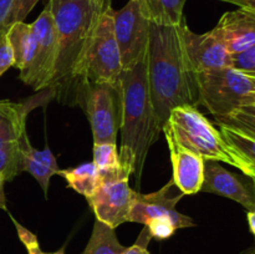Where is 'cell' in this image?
Here are the masks:
<instances>
[{"label": "cell", "instance_id": "cell-1", "mask_svg": "<svg viewBox=\"0 0 255 254\" xmlns=\"http://www.w3.org/2000/svg\"><path fill=\"white\" fill-rule=\"evenodd\" d=\"M147 81L159 127L177 106H198L196 71L184 49L179 25L151 22L147 50Z\"/></svg>", "mask_w": 255, "mask_h": 254}, {"label": "cell", "instance_id": "cell-2", "mask_svg": "<svg viewBox=\"0 0 255 254\" xmlns=\"http://www.w3.org/2000/svg\"><path fill=\"white\" fill-rule=\"evenodd\" d=\"M120 94V158L122 168L136 174L137 186L149 148L159 138L162 128L149 96L147 57L131 70H122L117 81Z\"/></svg>", "mask_w": 255, "mask_h": 254}, {"label": "cell", "instance_id": "cell-3", "mask_svg": "<svg viewBox=\"0 0 255 254\" xmlns=\"http://www.w3.org/2000/svg\"><path fill=\"white\" fill-rule=\"evenodd\" d=\"M46 5L59 40V60L52 84L57 87L74 81L75 70L106 10L101 0H49Z\"/></svg>", "mask_w": 255, "mask_h": 254}, {"label": "cell", "instance_id": "cell-4", "mask_svg": "<svg viewBox=\"0 0 255 254\" xmlns=\"http://www.w3.org/2000/svg\"><path fill=\"white\" fill-rule=\"evenodd\" d=\"M164 126L184 148L202 158L224 162L243 172V161L236 153L221 131L196 106H177L169 112Z\"/></svg>", "mask_w": 255, "mask_h": 254}, {"label": "cell", "instance_id": "cell-5", "mask_svg": "<svg viewBox=\"0 0 255 254\" xmlns=\"http://www.w3.org/2000/svg\"><path fill=\"white\" fill-rule=\"evenodd\" d=\"M122 72L121 55L114 31V9L110 7L100 21L82 54L74 74V82H111Z\"/></svg>", "mask_w": 255, "mask_h": 254}, {"label": "cell", "instance_id": "cell-6", "mask_svg": "<svg viewBox=\"0 0 255 254\" xmlns=\"http://www.w3.org/2000/svg\"><path fill=\"white\" fill-rule=\"evenodd\" d=\"M199 105L214 117L227 116L243 106L248 95L255 91V79L233 67L197 72Z\"/></svg>", "mask_w": 255, "mask_h": 254}, {"label": "cell", "instance_id": "cell-7", "mask_svg": "<svg viewBox=\"0 0 255 254\" xmlns=\"http://www.w3.org/2000/svg\"><path fill=\"white\" fill-rule=\"evenodd\" d=\"M76 102L89 119L94 143H116L117 132L120 131L117 82L76 81Z\"/></svg>", "mask_w": 255, "mask_h": 254}, {"label": "cell", "instance_id": "cell-8", "mask_svg": "<svg viewBox=\"0 0 255 254\" xmlns=\"http://www.w3.org/2000/svg\"><path fill=\"white\" fill-rule=\"evenodd\" d=\"M151 21L137 0H128L121 10H114V31L121 55L122 70H131L147 57Z\"/></svg>", "mask_w": 255, "mask_h": 254}, {"label": "cell", "instance_id": "cell-9", "mask_svg": "<svg viewBox=\"0 0 255 254\" xmlns=\"http://www.w3.org/2000/svg\"><path fill=\"white\" fill-rule=\"evenodd\" d=\"M35 36V50L31 66L21 80L35 91H41L54 84L59 60V40L49 6L31 24Z\"/></svg>", "mask_w": 255, "mask_h": 254}, {"label": "cell", "instance_id": "cell-10", "mask_svg": "<svg viewBox=\"0 0 255 254\" xmlns=\"http://www.w3.org/2000/svg\"><path fill=\"white\" fill-rule=\"evenodd\" d=\"M128 179L129 174L126 171L105 174L96 192L87 198L96 219L114 229L129 222L136 191L129 187Z\"/></svg>", "mask_w": 255, "mask_h": 254}, {"label": "cell", "instance_id": "cell-11", "mask_svg": "<svg viewBox=\"0 0 255 254\" xmlns=\"http://www.w3.org/2000/svg\"><path fill=\"white\" fill-rule=\"evenodd\" d=\"M182 197H184V194L174 184L173 179L153 193L142 194L136 191L129 212V222L146 226L147 222L151 219L166 217L173 222L177 229L194 227L196 224L191 217L184 216L176 209L177 203L181 201Z\"/></svg>", "mask_w": 255, "mask_h": 254}, {"label": "cell", "instance_id": "cell-12", "mask_svg": "<svg viewBox=\"0 0 255 254\" xmlns=\"http://www.w3.org/2000/svg\"><path fill=\"white\" fill-rule=\"evenodd\" d=\"M181 30L187 56L196 74L231 67L232 54L213 30L206 34H196L186 21L181 24Z\"/></svg>", "mask_w": 255, "mask_h": 254}, {"label": "cell", "instance_id": "cell-13", "mask_svg": "<svg viewBox=\"0 0 255 254\" xmlns=\"http://www.w3.org/2000/svg\"><path fill=\"white\" fill-rule=\"evenodd\" d=\"M162 131L171 154L174 184L184 196L201 192L204 179V159L181 146L166 126L162 127Z\"/></svg>", "mask_w": 255, "mask_h": 254}, {"label": "cell", "instance_id": "cell-14", "mask_svg": "<svg viewBox=\"0 0 255 254\" xmlns=\"http://www.w3.org/2000/svg\"><path fill=\"white\" fill-rule=\"evenodd\" d=\"M56 87H47L21 102L0 100V144L19 141L26 134L27 115L46 105L56 95Z\"/></svg>", "mask_w": 255, "mask_h": 254}, {"label": "cell", "instance_id": "cell-15", "mask_svg": "<svg viewBox=\"0 0 255 254\" xmlns=\"http://www.w3.org/2000/svg\"><path fill=\"white\" fill-rule=\"evenodd\" d=\"M202 192L218 194L238 202L247 211L255 209V193L253 186L244 183L239 176L222 167L218 161H204V179Z\"/></svg>", "mask_w": 255, "mask_h": 254}, {"label": "cell", "instance_id": "cell-16", "mask_svg": "<svg viewBox=\"0 0 255 254\" xmlns=\"http://www.w3.org/2000/svg\"><path fill=\"white\" fill-rule=\"evenodd\" d=\"M213 32L232 55L244 51L255 45V14L241 7L224 12Z\"/></svg>", "mask_w": 255, "mask_h": 254}, {"label": "cell", "instance_id": "cell-17", "mask_svg": "<svg viewBox=\"0 0 255 254\" xmlns=\"http://www.w3.org/2000/svg\"><path fill=\"white\" fill-rule=\"evenodd\" d=\"M22 169L29 172L36 179L47 198L50 179L54 174H59V166L49 147L41 151L34 148L27 138V134L22 137Z\"/></svg>", "mask_w": 255, "mask_h": 254}, {"label": "cell", "instance_id": "cell-18", "mask_svg": "<svg viewBox=\"0 0 255 254\" xmlns=\"http://www.w3.org/2000/svg\"><path fill=\"white\" fill-rule=\"evenodd\" d=\"M6 37L14 55V67L19 70L20 80H22L29 72L34 57L35 36L31 24L19 21L10 25Z\"/></svg>", "mask_w": 255, "mask_h": 254}, {"label": "cell", "instance_id": "cell-19", "mask_svg": "<svg viewBox=\"0 0 255 254\" xmlns=\"http://www.w3.org/2000/svg\"><path fill=\"white\" fill-rule=\"evenodd\" d=\"M144 16L157 25H179L184 21L187 0H137Z\"/></svg>", "mask_w": 255, "mask_h": 254}, {"label": "cell", "instance_id": "cell-20", "mask_svg": "<svg viewBox=\"0 0 255 254\" xmlns=\"http://www.w3.org/2000/svg\"><path fill=\"white\" fill-rule=\"evenodd\" d=\"M67 182L69 188H72L77 193L86 197H91L99 188L102 181V174L94 162H87L74 168L62 169L59 172Z\"/></svg>", "mask_w": 255, "mask_h": 254}, {"label": "cell", "instance_id": "cell-21", "mask_svg": "<svg viewBox=\"0 0 255 254\" xmlns=\"http://www.w3.org/2000/svg\"><path fill=\"white\" fill-rule=\"evenodd\" d=\"M222 136L243 161V173L255 181V137L248 136L233 127L218 125Z\"/></svg>", "mask_w": 255, "mask_h": 254}, {"label": "cell", "instance_id": "cell-22", "mask_svg": "<svg viewBox=\"0 0 255 254\" xmlns=\"http://www.w3.org/2000/svg\"><path fill=\"white\" fill-rule=\"evenodd\" d=\"M126 247L119 242L112 227L96 219L92 234L82 254H124Z\"/></svg>", "mask_w": 255, "mask_h": 254}, {"label": "cell", "instance_id": "cell-23", "mask_svg": "<svg viewBox=\"0 0 255 254\" xmlns=\"http://www.w3.org/2000/svg\"><path fill=\"white\" fill-rule=\"evenodd\" d=\"M21 172H24L22 169V138L19 141L0 144V177L5 182L12 181Z\"/></svg>", "mask_w": 255, "mask_h": 254}, {"label": "cell", "instance_id": "cell-24", "mask_svg": "<svg viewBox=\"0 0 255 254\" xmlns=\"http://www.w3.org/2000/svg\"><path fill=\"white\" fill-rule=\"evenodd\" d=\"M94 162L102 176L117 173L125 171L122 168L120 152L117 151L116 143H94Z\"/></svg>", "mask_w": 255, "mask_h": 254}, {"label": "cell", "instance_id": "cell-25", "mask_svg": "<svg viewBox=\"0 0 255 254\" xmlns=\"http://www.w3.org/2000/svg\"><path fill=\"white\" fill-rule=\"evenodd\" d=\"M217 125L233 127L248 136L255 137V106H241L227 116L216 117Z\"/></svg>", "mask_w": 255, "mask_h": 254}, {"label": "cell", "instance_id": "cell-26", "mask_svg": "<svg viewBox=\"0 0 255 254\" xmlns=\"http://www.w3.org/2000/svg\"><path fill=\"white\" fill-rule=\"evenodd\" d=\"M231 67L255 79V45L244 51L232 55Z\"/></svg>", "mask_w": 255, "mask_h": 254}, {"label": "cell", "instance_id": "cell-27", "mask_svg": "<svg viewBox=\"0 0 255 254\" xmlns=\"http://www.w3.org/2000/svg\"><path fill=\"white\" fill-rule=\"evenodd\" d=\"M146 227L149 236L154 239H158V241L171 238L174 234V232L177 231L173 222L169 218H166V217L151 219V221L147 222Z\"/></svg>", "mask_w": 255, "mask_h": 254}, {"label": "cell", "instance_id": "cell-28", "mask_svg": "<svg viewBox=\"0 0 255 254\" xmlns=\"http://www.w3.org/2000/svg\"><path fill=\"white\" fill-rule=\"evenodd\" d=\"M11 221L12 223L15 224V227H16L17 236H19L20 241H21L22 243H24V246L26 247V251L29 254H65L64 249H61V251L59 252H55V253H45V252H42L39 246V242H37L36 236L32 234L30 231H27L26 228H24L20 223H17L12 217H11Z\"/></svg>", "mask_w": 255, "mask_h": 254}, {"label": "cell", "instance_id": "cell-29", "mask_svg": "<svg viewBox=\"0 0 255 254\" xmlns=\"http://www.w3.org/2000/svg\"><path fill=\"white\" fill-rule=\"evenodd\" d=\"M37 1L39 0H14L11 10H10L9 16H7L6 20L7 29H9L10 25L15 24V22L24 21L25 17L34 9Z\"/></svg>", "mask_w": 255, "mask_h": 254}, {"label": "cell", "instance_id": "cell-30", "mask_svg": "<svg viewBox=\"0 0 255 254\" xmlns=\"http://www.w3.org/2000/svg\"><path fill=\"white\" fill-rule=\"evenodd\" d=\"M10 67H14V55L7 41L6 32H0V76Z\"/></svg>", "mask_w": 255, "mask_h": 254}, {"label": "cell", "instance_id": "cell-31", "mask_svg": "<svg viewBox=\"0 0 255 254\" xmlns=\"http://www.w3.org/2000/svg\"><path fill=\"white\" fill-rule=\"evenodd\" d=\"M14 0H0V32H6V20Z\"/></svg>", "mask_w": 255, "mask_h": 254}, {"label": "cell", "instance_id": "cell-32", "mask_svg": "<svg viewBox=\"0 0 255 254\" xmlns=\"http://www.w3.org/2000/svg\"><path fill=\"white\" fill-rule=\"evenodd\" d=\"M221 1L237 5L241 9H246L255 14V0H221Z\"/></svg>", "mask_w": 255, "mask_h": 254}, {"label": "cell", "instance_id": "cell-33", "mask_svg": "<svg viewBox=\"0 0 255 254\" xmlns=\"http://www.w3.org/2000/svg\"><path fill=\"white\" fill-rule=\"evenodd\" d=\"M147 243H148V242H143V243H142L141 239H138V242H137L136 244H133V246L129 247V248H126L124 254H149V252L147 251L146 248Z\"/></svg>", "mask_w": 255, "mask_h": 254}, {"label": "cell", "instance_id": "cell-34", "mask_svg": "<svg viewBox=\"0 0 255 254\" xmlns=\"http://www.w3.org/2000/svg\"><path fill=\"white\" fill-rule=\"evenodd\" d=\"M4 183L5 181L0 177V208L6 211V199H5V193H4Z\"/></svg>", "mask_w": 255, "mask_h": 254}, {"label": "cell", "instance_id": "cell-35", "mask_svg": "<svg viewBox=\"0 0 255 254\" xmlns=\"http://www.w3.org/2000/svg\"><path fill=\"white\" fill-rule=\"evenodd\" d=\"M248 224H249V229H251L252 234L254 236L255 238V209L253 211H248Z\"/></svg>", "mask_w": 255, "mask_h": 254}, {"label": "cell", "instance_id": "cell-36", "mask_svg": "<svg viewBox=\"0 0 255 254\" xmlns=\"http://www.w3.org/2000/svg\"><path fill=\"white\" fill-rule=\"evenodd\" d=\"M246 105H251V106H255V91L252 92L251 95H248V96H247V99L244 100L243 106H246Z\"/></svg>", "mask_w": 255, "mask_h": 254}, {"label": "cell", "instance_id": "cell-37", "mask_svg": "<svg viewBox=\"0 0 255 254\" xmlns=\"http://www.w3.org/2000/svg\"><path fill=\"white\" fill-rule=\"evenodd\" d=\"M101 1H102V5H104V9L105 10H107V9H110V7H112L111 6L112 0H101Z\"/></svg>", "mask_w": 255, "mask_h": 254}, {"label": "cell", "instance_id": "cell-38", "mask_svg": "<svg viewBox=\"0 0 255 254\" xmlns=\"http://www.w3.org/2000/svg\"><path fill=\"white\" fill-rule=\"evenodd\" d=\"M252 186H253V189H254V193H255V181L252 179Z\"/></svg>", "mask_w": 255, "mask_h": 254}, {"label": "cell", "instance_id": "cell-39", "mask_svg": "<svg viewBox=\"0 0 255 254\" xmlns=\"http://www.w3.org/2000/svg\"><path fill=\"white\" fill-rule=\"evenodd\" d=\"M247 254H255V251H253V252H249V253H247Z\"/></svg>", "mask_w": 255, "mask_h": 254}, {"label": "cell", "instance_id": "cell-40", "mask_svg": "<svg viewBox=\"0 0 255 254\" xmlns=\"http://www.w3.org/2000/svg\"><path fill=\"white\" fill-rule=\"evenodd\" d=\"M254 251H255V249H254Z\"/></svg>", "mask_w": 255, "mask_h": 254}]
</instances>
